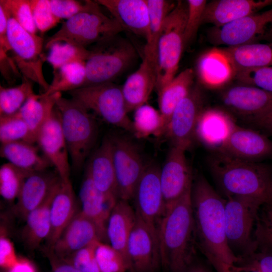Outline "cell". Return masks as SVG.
Returning <instances> with one entry per match:
<instances>
[{
  "mask_svg": "<svg viewBox=\"0 0 272 272\" xmlns=\"http://www.w3.org/2000/svg\"><path fill=\"white\" fill-rule=\"evenodd\" d=\"M90 50L83 87L112 82L130 66L137 56L132 43L118 35L95 44Z\"/></svg>",
  "mask_w": 272,
  "mask_h": 272,
  "instance_id": "5",
  "label": "cell"
},
{
  "mask_svg": "<svg viewBox=\"0 0 272 272\" xmlns=\"http://www.w3.org/2000/svg\"><path fill=\"white\" fill-rule=\"evenodd\" d=\"M220 49L230 61L235 74L247 69L272 66V42Z\"/></svg>",
  "mask_w": 272,
  "mask_h": 272,
  "instance_id": "31",
  "label": "cell"
},
{
  "mask_svg": "<svg viewBox=\"0 0 272 272\" xmlns=\"http://www.w3.org/2000/svg\"><path fill=\"white\" fill-rule=\"evenodd\" d=\"M118 199H132L137 185L147 164L138 146L119 135L110 136Z\"/></svg>",
  "mask_w": 272,
  "mask_h": 272,
  "instance_id": "12",
  "label": "cell"
},
{
  "mask_svg": "<svg viewBox=\"0 0 272 272\" xmlns=\"http://www.w3.org/2000/svg\"><path fill=\"white\" fill-rule=\"evenodd\" d=\"M111 14L121 28L146 40L149 30V12L146 0H97Z\"/></svg>",
  "mask_w": 272,
  "mask_h": 272,
  "instance_id": "22",
  "label": "cell"
},
{
  "mask_svg": "<svg viewBox=\"0 0 272 272\" xmlns=\"http://www.w3.org/2000/svg\"><path fill=\"white\" fill-rule=\"evenodd\" d=\"M210 38L216 45L233 47L272 42V7L221 27H214Z\"/></svg>",
  "mask_w": 272,
  "mask_h": 272,
  "instance_id": "11",
  "label": "cell"
},
{
  "mask_svg": "<svg viewBox=\"0 0 272 272\" xmlns=\"http://www.w3.org/2000/svg\"><path fill=\"white\" fill-rule=\"evenodd\" d=\"M53 14L60 20H66L82 13L100 11L95 1L49 0Z\"/></svg>",
  "mask_w": 272,
  "mask_h": 272,
  "instance_id": "46",
  "label": "cell"
},
{
  "mask_svg": "<svg viewBox=\"0 0 272 272\" xmlns=\"http://www.w3.org/2000/svg\"><path fill=\"white\" fill-rule=\"evenodd\" d=\"M270 197H271V201L270 202H272V177H271V187H270Z\"/></svg>",
  "mask_w": 272,
  "mask_h": 272,
  "instance_id": "58",
  "label": "cell"
},
{
  "mask_svg": "<svg viewBox=\"0 0 272 272\" xmlns=\"http://www.w3.org/2000/svg\"><path fill=\"white\" fill-rule=\"evenodd\" d=\"M23 79V82L16 86H0V116L17 113L27 100L35 94L33 83Z\"/></svg>",
  "mask_w": 272,
  "mask_h": 272,
  "instance_id": "39",
  "label": "cell"
},
{
  "mask_svg": "<svg viewBox=\"0 0 272 272\" xmlns=\"http://www.w3.org/2000/svg\"><path fill=\"white\" fill-rule=\"evenodd\" d=\"M61 179L58 174L45 170L35 172L25 180L13 211L25 220L28 215L40 206Z\"/></svg>",
  "mask_w": 272,
  "mask_h": 272,
  "instance_id": "23",
  "label": "cell"
},
{
  "mask_svg": "<svg viewBox=\"0 0 272 272\" xmlns=\"http://www.w3.org/2000/svg\"><path fill=\"white\" fill-rule=\"evenodd\" d=\"M232 268L239 271L272 272V251L256 248L248 253L238 255Z\"/></svg>",
  "mask_w": 272,
  "mask_h": 272,
  "instance_id": "45",
  "label": "cell"
},
{
  "mask_svg": "<svg viewBox=\"0 0 272 272\" xmlns=\"http://www.w3.org/2000/svg\"><path fill=\"white\" fill-rule=\"evenodd\" d=\"M68 93L107 123L133 133L132 122L127 115L121 87L109 82L83 87Z\"/></svg>",
  "mask_w": 272,
  "mask_h": 272,
  "instance_id": "8",
  "label": "cell"
},
{
  "mask_svg": "<svg viewBox=\"0 0 272 272\" xmlns=\"http://www.w3.org/2000/svg\"><path fill=\"white\" fill-rule=\"evenodd\" d=\"M79 197L82 206L81 212L96 226L102 241L108 242L107 223L118 199L108 197L101 193L95 186L86 168Z\"/></svg>",
  "mask_w": 272,
  "mask_h": 272,
  "instance_id": "21",
  "label": "cell"
},
{
  "mask_svg": "<svg viewBox=\"0 0 272 272\" xmlns=\"http://www.w3.org/2000/svg\"><path fill=\"white\" fill-rule=\"evenodd\" d=\"M34 172L22 169L8 162L0 167V194L6 201L17 199L26 179Z\"/></svg>",
  "mask_w": 272,
  "mask_h": 272,
  "instance_id": "41",
  "label": "cell"
},
{
  "mask_svg": "<svg viewBox=\"0 0 272 272\" xmlns=\"http://www.w3.org/2000/svg\"><path fill=\"white\" fill-rule=\"evenodd\" d=\"M149 12V34L143 56L157 64L158 41L166 18L176 4L166 0H146Z\"/></svg>",
  "mask_w": 272,
  "mask_h": 272,
  "instance_id": "36",
  "label": "cell"
},
{
  "mask_svg": "<svg viewBox=\"0 0 272 272\" xmlns=\"http://www.w3.org/2000/svg\"><path fill=\"white\" fill-rule=\"evenodd\" d=\"M187 17L184 32L185 46L195 37L200 25L202 23L203 15L208 2L205 0H188Z\"/></svg>",
  "mask_w": 272,
  "mask_h": 272,
  "instance_id": "49",
  "label": "cell"
},
{
  "mask_svg": "<svg viewBox=\"0 0 272 272\" xmlns=\"http://www.w3.org/2000/svg\"><path fill=\"white\" fill-rule=\"evenodd\" d=\"M234 78L242 84L253 86L272 93V66L238 71Z\"/></svg>",
  "mask_w": 272,
  "mask_h": 272,
  "instance_id": "48",
  "label": "cell"
},
{
  "mask_svg": "<svg viewBox=\"0 0 272 272\" xmlns=\"http://www.w3.org/2000/svg\"><path fill=\"white\" fill-rule=\"evenodd\" d=\"M76 198L71 181H62L50 208V233L46 247H52L76 213Z\"/></svg>",
  "mask_w": 272,
  "mask_h": 272,
  "instance_id": "28",
  "label": "cell"
},
{
  "mask_svg": "<svg viewBox=\"0 0 272 272\" xmlns=\"http://www.w3.org/2000/svg\"><path fill=\"white\" fill-rule=\"evenodd\" d=\"M253 238L257 248L272 251V202L265 203L260 207Z\"/></svg>",
  "mask_w": 272,
  "mask_h": 272,
  "instance_id": "43",
  "label": "cell"
},
{
  "mask_svg": "<svg viewBox=\"0 0 272 272\" xmlns=\"http://www.w3.org/2000/svg\"><path fill=\"white\" fill-rule=\"evenodd\" d=\"M196 67L200 81L212 88L225 85L235 75L230 61L220 48H213L202 54Z\"/></svg>",
  "mask_w": 272,
  "mask_h": 272,
  "instance_id": "30",
  "label": "cell"
},
{
  "mask_svg": "<svg viewBox=\"0 0 272 272\" xmlns=\"http://www.w3.org/2000/svg\"><path fill=\"white\" fill-rule=\"evenodd\" d=\"M0 6L25 30L37 34L29 0H0Z\"/></svg>",
  "mask_w": 272,
  "mask_h": 272,
  "instance_id": "47",
  "label": "cell"
},
{
  "mask_svg": "<svg viewBox=\"0 0 272 272\" xmlns=\"http://www.w3.org/2000/svg\"><path fill=\"white\" fill-rule=\"evenodd\" d=\"M95 256L100 272L129 271L123 256L109 244L99 241L95 248Z\"/></svg>",
  "mask_w": 272,
  "mask_h": 272,
  "instance_id": "44",
  "label": "cell"
},
{
  "mask_svg": "<svg viewBox=\"0 0 272 272\" xmlns=\"http://www.w3.org/2000/svg\"><path fill=\"white\" fill-rule=\"evenodd\" d=\"M217 151L239 159L259 162L272 156V141L257 131L235 124Z\"/></svg>",
  "mask_w": 272,
  "mask_h": 272,
  "instance_id": "17",
  "label": "cell"
},
{
  "mask_svg": "<svg viewBox=\"0 0 272 272\" xmlns=\"http://www.w3.org/2000/svg\"><path fill=\"white\" fill-rule=\"evenodd\" d=\"M191 192L167 210L159 226L161 265L169 272H186L193 262L197 240Z\"/></svg>",
  "mask_w": 272,
  "mask_h": 272,
  "instance_id": "2",
  "label": "cell"
},
{
  "mask_svg": "<svg viewBox=\"0 0 272 272\" xmlns=\"http://www.w3.org/2000/svg\"><path fill=\"white\" fill-rule=\"evenodd\" d=\"M208 166L226 197L245 196L264 203L271 201L272 173L265 164L239 159L216 151L209 156Z\"/></svg>",
  "mask_w": 272,
  "mask_h": 272,
  "instance_id": "3",
  "label": "cell"
},
{
  "mask_svg": "<svg viewBox=\"0 0 272 272\" xmlns=\"http://www.w3.org/2000/svg\"><path fill=\"white\" fill-rule=\"evenodd\" d=\"M137 219L135 210L128 200L118 199L107 221L108 243L124 257L130 269L127 252L128 241Z\"/></svg>",
  "mask_w": 272,
  "mask_h": 272,
  "instance_id": "27",
  "label": "cell"
},
{
  "mask_svg": "<svg viewBox=\"0 0 272 272\" xmlns=\"http://www.w3.org/2000/svg\"><path fill=\"white\" fill-rule=\"evenodd\" d=\"M157 65L146 56L139 67L127 78L121 87L128 112L146 104L156 88Z\"/></svg>",
  "mask_w": 272,
  "mask_h": 272,
  "instance_id": "24",
  "label": "cell"
},
{
  "mask_svg": "<svg viewBox=\"0 0 272 272\" xmlns=\"http://www.w3.org/2000/svg\"><path fill=\"white\" fill-rule=\"evenodd\" d=\"M7 33L12 58L23 78L37 83L44 92L46 91L50 84L43 73V65L46 60L43 53V38L30 33L10 16Z\"/></svg>",
  "mask_w": 272,
  "mask_h": 272,
  "instance_id": "10",
  "label": "cell"
},
{
  "mask_svg": "<svg viewBox=\"0 0 272 272\" xmlns=\"http://www.w3.org/2000/svg\"><path fill=\"white\" fill-rule=\"evenodd\" d=\"M160 170L155 163L147 164L132 197L136 213L158 231L165 213Z\"/></svg>",
  "mask_w": 272,
  "mask_h": 272,
  "instance_id": "14",
  "label": "cell"
},
{
  "mask_svg": "<svg viewBox=\"0 0 272 272\" xmlns=\"http://www.w3.org/2000/svg\"><path fill=\"white\" fill-rule=\"evenodd\" d=\"M98 241L102 240L97 228L80 211L76 212L53 245L46 248L56 255L65 258Z\"/></svg>",
  "mask_w": 272,
  "mask_h": 272,
  "instance_id": "20",
  "label": "cell"
},
{
  "mask_svg": "<svg viewBox=\"0 0 272 272\" xmlns=\"http://www.w3.org/2000/svg\"><path fill=\"white\" fill-rule=\"evenodd\" d=\"M249 122L272 135V109Z\"/></svg>",
  "mask_w": 272,
  "mask_h": 272,
  "instance_id": "54",
  "label": "cell"
},
{
  "mask_svg": "<svg viewBox=\"0 0 272 272\" xmlns=\"http://www.w3.org/2000/svg\"><path fill=\"white\" fill-rule=\"evenodd\" d=\"M36 143L45 158L55 167L61 180L71 181L69 151L61 129L59 114L55 107L40 130Z\"/></svg>",
  "mask_w": 272,
  "mask_h": 272,
  "instance_id": "18",
  "label": "cell"
},
{
  "mask_svg": "<svg viewBox=\"0 0 272 272\" xmlns=\"http://www.w3.org/2000/svg\"><path fill=\"white\" fill-rule=\"evenodd\" d=\"M186 2L178 1L165 19L157 49L156 88L158 91L176 75L185 46Z\"/></svg>",
  "mask_w": 272,
  "mask_h": 272,
  "instance_id": "6",
  "label": "cell"
},
{
  "mask_svg": "<svg viewBox=\"0 0 272 272\" xmlns=\"http://www.w3.org/2000/svg\"><path fill=\"white\" fill-rule=\"evenodd\" d=\"M134 111L133 133L137 137L143 138L164 134L166 124L159 110L145 104Z\"/></svg>",
  "mask_w": 272,
  "mask_h": 272,
  "instance_id": "38",
  "label": "cell"
},
{
  "mask_svg": "<svg viewBox=\"0 0 272 272\" xmlns=\"http://www.w3.org/2000/svg\"><path fill=\"white\" fill-rule=\"evenodd\" d=\"M225 204L226 234L232 251L237 255L250 252L257 248L253 232L258 213L264 204L256 199L245 196H228Z\"/></svg>",
  "mask_w": 272,
  "mask_h": 272,
  "instance_id": "9",
  "label": "cell"
},
{
  "mask_svg": "<svg viewBox=\"0 0 272 272\" xmlns=\"http://www.w3.org/2000/svg\"><path fill=\"white\" fill-rule=\"evenodd\" d=\"M44 253L49 262L51 272H80L65 259L55 254L46 248Z\"/></svg>",
  "mask_w": 272,
  "mask_h": 272,
  "instance_id": "53",
  "label": "cell"
},
{
  "mask_svg": "<svg viewBox=\"0 0 272 272\" xmlns=\"http://www.w3.org/2000/svg\"><path fill=\"white\" fill-rule=\"evenodd\" d=\"M37 148L34 144L24 141L1 144L0 155L22 169L32 172L45 170L51 164L39 154Z\"/></svg>",
  "mask_w": 272,
  "mask_h": 272,
  "instance_id": "34",
  "label": "cell"
},
{
  "mask_svg": "<svg viewBox=\"0 0 272 272\" xmlns=\"http://www.w3.org/2000/svg\"><path fill=\"white\" fill-rule=\"evenodd\" d=\"M203 98L198 86H193L173 111L164 134L172 146L185 151L192 146L196 138V128L203 111Z\"/></svg>",
  "mask_w": 272,
  "mask_h": 272,
  "instance_id": "13",
  "label": "cell"
},
{
  "mask_svg": "<svg viewBox=\"0 0 272 272\" xmlns=\"http://www.w3.org/2000/svg\"><path fill=\"white\" fill-rule=\"evenodd\" d=\"M35 25L44 33L55 26L60 21L53 13L49 0H29Z\"/></svg>",
  "mask_w": 272,
  "mask_h": 272,
  "instance_id": "50",
  "label": "cell"
},
{
  "mask_svg": "<svg viewBox=\"0 0 272 272\" xmlns=\"http://www.w3.org/2000/svg\"><path fill=\"white\" fill-rule=\"evenodd\" d=\"M235 123L228 115L218 110L201 112L196 128V138L205 145L218 149Z\"/></svg>",
  "mask_w": 272,
  "mask_h": 272,
  "instance_id": "33",
  "label": "cell"
},
{
  "mask_svg": "<svg viewBox=\"0 0 272 272\" xmlns=\"http://www.w3.org/2000/svg\"><path fill=\"white\" fill-rule=\"evenodd\" d=\"M272 5V0H216L208 3L202 23L221 27Z\"/></svg>",
  "mask_w": 272,
  "mask_h": 272,
  "instance_id": "25",
  "label": "cell"
},
{
  "mask_svg": "<svg viewBox=\"0 0 272 272\" xmlns=\"http://www.w3.org/2000/svg\"><path fill=\"white\" fill-rule=\"evenodd\" d=\"M191 199L197 245L207 258L212 257L234 265L238 258L227 240L226 199L201 175L193 181Z\"/></svg>",
  "mask_w": 272,
  "mask_h": 272,
  "instance_id": "1",
  "label": "cell"
},
{
  "mask_svg": "<svg viewBox=\"0 0 272 272\" xmlns=\"http://www.w3.org/2000/svg\"><path fill=\"white\" fill-rule=\"evenodd\" d=\"M86 168L95 186L101 193L118 199L110 137L103 139L88 160Z\"/></svg>",
  "mask_w": 272,
  "mask_h": 272,
  "instance_id": "26",
  "label": "cell"
},
{
  "mask_svg": "<svg viewBox=\"0 0 272 272\" xmlns=\"http://www.w3.org/2000/svg\"><path fill=\"white\" fill-rule=\"evenodd\" d=\"M61 93L44 96L34 94L30 97L18 111L26 123L30 133L29 143H36L38 134L54 110Z\"/></svg>",
  "mask_w": 272,
  "mask_h": 272,
  "instance_id": "32",
  "label": "cell"
},
{
  "mask_svg": "<svg viewBox=\"0 0 272 272\" xmlns=\"http://www.w3.org/2000/svg\"><path fill=\"white\" fill-rule=\"evenodd\" d=\"M222 100L229 110L248 121L272 109V93L250 85L229 88Z\"/></svg>",
  "mask_w": 272,
  "mask_h": 272,
  "instance_id": "19",
  "label": "cell"
},
{
  "mask_svg": "<svg viewBox=\"0 0 272 272\" xmlns=\"http://www.w3.org/2000/svg\"><path fill=\"white\" fill-rule=\"evenodd\" d=\"M28 127L18 112L0 116L1 144L24 141L29 143Z\"/></svg>",
  "mask_w": 272,
  "mask_h": 272,
  "instance_id": "42",
  "label": "cell"
},
{
  "mask_svg": "<svg viewBox=\"0 0 272 272\" xmlns=\"http://www.w3.org/2000/svg\"><path fill=\"white\" fill-rule=\"evenodd\" d=\"M186 272H211L203 265L193 262L189 267Z\"/></svg>",
  "mask_w": 272,
  "mask_h": 272,
  "instance_id": "57",
  "label": "cell"
},
{
  "mask_svg": "<svg viewBox=\"0 0 272 272\" xmlns=\"http://www.w3.org/2000/svg\"><path fill=\"white\" fill-rule=\"evenodd\" d=\"M99 241H100L95 242L63 258L80 272H100L95 256V248Z\"/></svg>",
  "mask_w": 272,
  "mask_h": 272,
  "instance_id": "51",
  "label": "cell"
},
{
  "mask_svg": "<svg viewBox=\"0 0 272 272\" xmlns=\"http://www.w3.org/2000/svg\"><path fill=\"white\" fill-rule=\"evenodd\" d=\"M72 166L80 170L96 140L97 126L89 111L73 98L61 96L56 102Z\"/></svg>",
  "mask_w": 272,
  "mask_h": 272,
  "instance_id": "4",
  "label": "cell"
},
{
  "mask_svg": "<svg viewBox=\"0 0 272 272\" xmlns=\"http://www.w3.org/2000/svg\"><path fill=\"white\" fill-rule=\"evenodd\" d=\"M217 272H257L256 271H239L234 270L231 265L225 263L214 258H207Z\"/></svg>",
  "mask_w": 272,
  "mask_h": 272,
  "instance_id": "56",
  "label": "cell"
},
{
  "mask_svg": "<svg viewBox=\"0 0 272 272\" xmlns=\"http://www.w3.org/2000/svg\"><path fill=\"white\" fill-rule=\"evenodd\" d=\"M54 73V78L44 96L61 92H70L82 88L86 80V61L66 64Z\"/></svg>",
  "mask_w": 272,
  "mask_h": 272,
  "instance_id": "37",
  "label": "cell"
},
{
  "mask_svg": "<svg viewBox=\"0 0 272 272\" xmlns=\"http://www.w3.org/2000/svg\"><path fill=\"white\" fill-rule=\"evenodd\" d=\"M8 272H38L34 263L28 259L19 257L16 263Z\"/></svg>",
  "mask_w": 272,
  "mask_h": 272,
  "instance_id": "55",
  "label": "cell"
},
{
  "mask_svg": "<svg viewBox=\"0 0 272 272\" xmlns=\"http://www.w3.org/2000/svg\"><path fill=\"white\" fill-rule=\"evenodd\" d=\"M185 151L172 146L160 170L165 213L191 188L193 177Z\"/></svg>",
  "mask_w": 272,
  "mask_h": 272,
  "instance_id": "16",
  "label": "cell"
},
{
  "mask_svg": "<svg viewBox=\"0 0 272 272\" xmlns=\"http://www.w3.org/2000/svg\"><path fill=\"white\" fill-rule=\"evenodd\" d=\"M122 28L114 18L101 11L79 14L62 23L59 30L46 41L45 47L58 42H66L87 48L111 37L118 35Z\"/></svg>",
  "mask_w": 272,
  "mask_h": 272,
  "instance_id": "7",
  "label": "cell"
},
{
  "mask_svg": "<svg viewBox=\"0 0 272 272\" xmlns=\"http://www.w3.org/2000/svg\"><path fill=\"white\" fill-rule=\"evenodd\" d=\"M136 214L127 246L129 271L156 272L161 265L158 231Z\"/></svg>",
  "mask_w": 272,
  "mask_h": 272,
  "instance_id": "15",
  "label": "cell"
},
{
  "mask_svg": "<svg viewBox=\"0 0 272 272\" xmlns=\"http://www.w3.org/2000/svg\"><path fill=\"white\" fill-rule=\"evenodd\" d=\"M4 227H1L0 236V266L2 268L9 270L17 261L14 245L7 236Z\"/></svg>",
  "mask_w": 272,
  "mask_h": 272,
  "instance_id": "52",
  "label": "cell"
},
{
  "mask_svg": "<svg viewBox=\"0 0 272 272\" xmlns=\"http://www.w3.org/2000/svg\"><path fill=\"white\" fill-rule=\"evenodd\" d=\"M194 78L193 71L187 68L158 91L159 110L166 126L176 106L193 87Z\"/></svg>",
  "mask_w": 272,
  "mask_h": 272,
  "instance_id": "35",
  "label": "cell"
},
{
  "mask_svg": "<svg viewBox=\"0 0 272 272\" xmlns=\"http://www.w3.org/2000/svg\"><path fill=\"white\" fill-rule=\"evenodd\" d=\"M46 60L55 72L61 66L74 62L86 61L90 49L66 42H55L50 46Z\"/></svg>",
  "mask_w": 272,
  "mask_h": 272,
  "instance_id": "40",
  "label": "cell"
},
{
  "mask_svg": "<svg viewBox=\"0 0 272 272\" xmlns=\"http://www.w3.org/2000/svg\"><path fill=\"white\" fill-rule=\"evenodd\" d=\"M61 182V179L52 188L43 202L31 211L25 220L22 238L29 250H35L49 237L51 229L50 208Z\"/></svg>",
  "mask_w": 272,
  "mask_h": 272,
  "instance_id": "29",
  "label": "cell"
}]
</instances>
